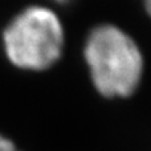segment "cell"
<instances>
[{"mask_svg": "<svg viewBox=\"0 0 151 151\" xmlns=\"http://www.w3.org/2000/svg\"><path fill=\"white\" fill-rule=\"evenodd\" d=\"M146 8H147V12L151 15V1H147L146 3Z\"/></svg>", "mask_w": 151, "mask_h": 151, "instance_id": "obj_4", "label": "cell"}, {"mask_svg": "<svg viewBox=\"0 0 151 151\" xmlns=\"http://www.w3.org/2000/svg\"><path fill=\"white\" fill-rule=\"evenodd\" d=\"M0 151H19L16 149V146L13 145V142L11 139H8L7 137L0 134Z\"/></svg>", "mask_w": 151, "mask_h": 151, "instance_id": "obj_3", "label": "cell"}, {"mask_svg": "<svg viewBox=\"0 0 151 151\" xmlns=\"http://www.w3.org/2000/svg\"><path fill=\"white\" fill-rule=\"evenodd\" d=\"M85 60L97 90L106 97H126L142 76V55L137 44L113 25L96 28L86 40Z\"/></svg>", "mask_w": 151, "mask_h": 151, "instance_id": "obj_1", "label": "cell"}, {"mask_svg": "<svg viewBox=\"0 0 151 151\" xmlns=\"http://www.w3.org/2000/svg\"><path fill=\"white\" fill-rule=\"evenodd\" d=\"M64 31L53 11L32 5L19 12L3 32L8 60L24 70H44L60 58Z\"/></svg>", "mask_w": 151, "mask_h": 151, "instance_id": "obj_2", "label": "cell"}]
</instances>
